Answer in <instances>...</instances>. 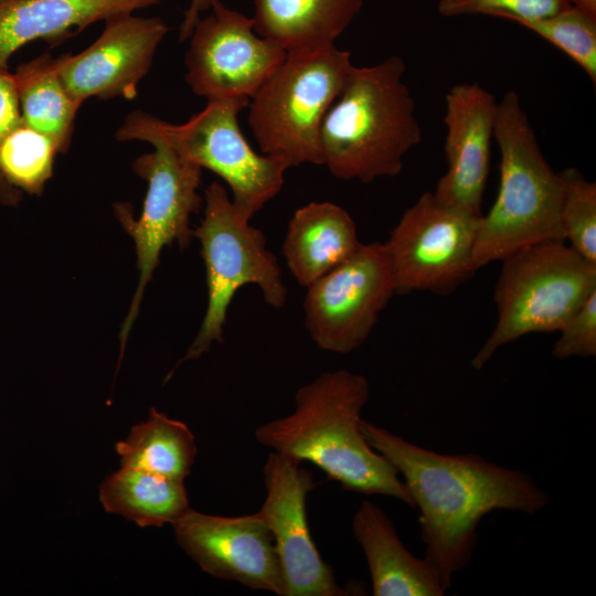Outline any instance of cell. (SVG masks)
<instances>
[{
	"instance_id": "obj_1",
	"label": "cell",
	"mask_w": 596,
	"mask_h": 596,
	"mask_svg": "<svg viewBox=\"0 0 596 596\" xmlns=\"http://www.w3.org/2000/svg\"><path fill=\"white\" fill-rule=\"evenodd\" d=\"M360 427L368 443L404 477L419 511L425 557L447 588L469 564L486 514L510 510L532 515L549 504L546 492L524 471L475 454H439L364 419Z\"/></svg>"
},
{
	"instance_id": "obj_2",
	"label": "cell",
	"mask_w": 596,
	"mask_h": 596,
	"mask_svg": "<svg viewBox=\"0 0 596 596\" xmlns=\"http://www.w3.org/2000/svg\"><path fill=\"white\" fill-rule=\"evenodd\" d=\"M369 395L365 376L323 372L297 390L290 415L259 425L254 436L272 451L312 462L345 490L392 497L414 508L397 469L361 430Z\"/></svg>"
},
{
	"instance_id": "obj_3",
	"label": "cell",
	"mask_w": 596,
	"mask_h": 596,
	"mask_svg": "<svg viewBox=\"0 0 596 596\" xmlns=\"http://www.w3.org/2000/svg\"><path fill=\"white\" fill-rule=\"evenodd\" d=\"M405 71L398 55L353 66L320 128L322 166L333 177L371 183L401 173L404 157L423 138Z\"/></svg>"
},
{
	"instance_id": "obj_4",
	"label": "cell",
	"mask_w": 596,
	"mask_h": 596,
	"mask_svg": "<svg viewBox=\"0 0 596 596\" xmlns=\"http://www.w3.org/2000/svg\"><path fill=\"white\" fill-rule=\"evenodd\" d=\"M493 139L500 151L497 198L478 222L477 270L525 246L563 240L562 181L545 159L515 91L498 102Z\"/></svg>"
},
{
	"instance_id": "obj_5",
	"label": "cell",
	"mask_w": 596,
	"mask_h": 596,
	"mask_svg": "<svg viewBox=\"0 0 596 596\" xmlns=\"http://www.w3.org/2000/svg\"><path fill=\"white\" fill-rule=\"evenodd\" d=\"M249 100H207L203 110L177 125L141 110L130 113L116 132L120 141L162 143L201 169L224 180L233 203L248 219L279 193L285 172L283 158L259 155L243 136L238 114Z\"/></svg>"
},
{
	"instance_id": "obj_6",
	"label": "cell",
	"mask_w": 596,
	"mask_h": 596,
	"mask_svg": "<svg viewBox=\"0 0 596 596\" xmlns=\"http://www.w3.org/2000/svg\"><path fill=\"white\" fill-rule=\"evenodd\" d=\"M334 44L288 51L248 103V126L264 155L290 167L322 166L320 128L353 68Z\"/></svg>"
},
{
	"instance_id": "obj_7",
	"label": "cell",
	"mask_w": 596,
	"mask_h": 596,
	"mask_svg": "<svg viewBox=\"0 0 596 596\" xmlns=\"http://www.w3.org/2000/svg\"><path fill=\"white\" fill-rule=\"evenodd\" d=\"M494 286L496 327L471 359L482 369L503 345L530 333L560 331L596 290V264L563 240L535 243L502 260Z\"/></svg>"
},
{
	"instance_id": "obj_8",
	"label": "cell",
	"mask_w": 596,
	"mask_h": 596,
	"mask_svg": "<svg viewBox=\"0 0 596 596\" xmlns=\"http://www.w3.org/2000/svg\"><path fill=\"white\" fill-rule=\"evenodd\" d=\"M204 217L195 231L206 269L207 307L200 330L182 361L195 360L214 341L222 342L231 301L245 285H256L265 301L284 307L287 289L264 233L251 225L228 198L224 187L212 182L204 191Z\"/></svg>"
},
{
	"instance_id": "obj_9",
	"label": "cell",
	"mask_w": 596,
	"mask_h": 596,
	"mask_svg": "<svg viewBox=\"0 0 596 596\" xmlns=\"http://www.w3.org/2000/svg\"><path fill=\"white\" fill-rule=\"evenodd\" d=\"M476 215L423 193L401 216L384 243L396 294L449 295L477 272Z\"/></svg>"
},
{
	"instance_id": "obj_10",
	"label": "cell",
	"mask_w": 596,
	"mask_h": 596,
	"mask_svg": "<svg viewBox=\"0 0 596 596\" xmlns=\"http://www.w3.org/2000/svg\"><path fill=\"white\" fill-rule=\"evenodd\" d=\"M152 146V152L142 155L134 162L136 173L148 182L139 219L134 220L127 204L116 207L120 222L135 241L139 269L136 294L120 331V360L161 249L173 242L181 248L189 245L193 237L190 216L202 204L198 193L202 169L162 143Z\"/></svg>"
},
{
	"instance_id": "obj_11",
	"label": "cell",
	"mask_w": 596,
	"mask_h": 596,
	"mask_svg": "<svg viewBox=\"0 0 596 596\" xmlns=\"http://www.w3.org/2000/svg\"><path fill=\"white\" fill-rule=\"evenodd\" d=\"M395 294L384 243L361 244L307 287L304 310L310 338L324 351L344 354L356 350Z\"/></svg>"
},
{
	"instance_id": "obj_12",
	"label": "cell",
	"mask_w": 596,
	"mask_h": 596,
	"mask_svg": "<svg viewBox=\"0 0 596 596\" xmlns=\"http://www.w3.org/2000/svg\"><path fill=\"white\" fill-rule=\"evenodd\" d=\"M189 36L185 81L207 100H249L287 51L258 35L252 18L216 0Z\"/></svg>"
},
{
	"instance_id": "obj_13",
	"label": "cell",
	"mask_w": 596,
	"mask_h": 596,
	"mask_svg": "<svg viewBox=\"0 0 596 596\" xmlns=\"http://www.w3.org/2000/svg\"><path fill=\"white\" fill-rule=\"evenodd\" d=\"M300 461L270 451L263 468L266 498L260 508L278 555L283 596H343L332 568L322 560L308 528L306 500L315 488Z\"/></svg>"
},
{
	"instance_id": "obj_14",
	"label": "cell",
	"mask_w": 596,
	"mask_h": 596,
	"mask_svg": "<svg viewBox=\"0 0 596 596\" xmlns=\"http://www.w3.org/2000/svg\"><path fill=\"white\" fill-rule=\"evenodd\" d=\"M172 526L178 545L203 572L283 596L274 538L260 511L220 517L190 508Z\"/></svg>"
},
{
	"instance_id": "obj_15",
	"label": "cell",
	"mask_w": 596,
	"mask_h": 596,
	"mask_svg": "<svg viewBox=\"0 0 596 596\" xmlns=\"http://www.w3.org/2000/svg\"><path fill=\"white\" fill-rule=\"evenodd\" d=\"M168 30L159 18L132 13L108 18L103 33L87 49L57 57L60 77L81 105L93 96L134 99Z\"/></svg>"
},
{
	"instance_id": "obj_16",
	"label": "cell",
	"mask_w": 596,
	"mask_h": 596,
	"mask_svg": "<svg viewBox=\"0 0 596 596\" xmlns=\"http://www.w3.org/2000/svg\"><path fill=\"white\" fill-rule=\"evenodd\" d=\"M447 170L434 194L440 201L481 214L498 102L478 83L453 86L445 97Z\"/></svg>"
},
{
	"instance_id": "obj_17",
	"label": "cell",
	"mask_w": 596,
	"mask_h": 596,
	"mask_svg": "<svg viewBox=\"0 0 596 596\" xmlns=\"http://www.w3.org/2000/svg\"><path fill=\"white\" fill-rule=\"evenodd\" d=\"M160 0H0V70L11 55L35 40L58 45L86 26Z\"/></svg>"
},
{
	"instance_id": "obj_18",
	"label": "cell",
	"mask_w": 596,
	"mask_h": 596,
	"mask_svg": "<svg viewBox=\"0 0 596 596\" xmlns=\"http://www.w3.org/2000/svg\"><path fill=\"white\" fill-rule=\"evenodd\" d=\"M352 533L363 550L374 596H443L447 587L426 557L414 556L389 515L364 500L352 518Z\"/></svg>"
},
{
	"instance_id": "obj_19",
	"label": "cell",
	"mask_w": 596,
	"mask_h": 596,
	"mask_svg": "<svg viewBox=\"0 0 596 596\" xmlns=\"http://www.w3.org/2000/svg\"><path fill=\"white\" fill-rule=\"evenodd\" d=\"M361 244L356 225L343 207L329 201L310 202L292 214L283 254L296 281L307 288Z\"/></svg>"
},
{
	"instance_id": "obj_20",
	"label": "cell",
	"mask_w": 596,
	"mask_h": 596,
	"mask_svg": "<svg viewBox=\"0 0 596 596\" xmlns=\"http://www.w3.org/2000/svg\"><path fill=\"white\" fill-rule=\"evenodd\" d=\"M363 0H254L256 33L285 51L334 44Z\"/></svg>"
},
{
	"instance_id": "obj_21",
	"label": "cell",
	"mask_w": 596,
	"mask_h": 596,
	"mask_svg": "<svg viewBox=\"0 0 596 596\" xmlns=\"http://www.w3.org/2000/svg\"><path fill=\"white\" fill-rule=\"evenodd\" d=\"M13 78L22 120L53 139L61 153L65 152L81 104L63 84L57 57L45 52L20 64Z\"/></svg>"
},
{
	"instance_id": "obj_22",
	"label": "cell",
	"mask_w": 596,
	"mask_h": 596,
	"mask_svg": "<svg viewBox=\"0 0 596 596\" xmlns=\"http://www.w3.org/2000/svg\"><path fill=\"white\" fill-rule=\"evenodd\" d=\"M99 500L141 528L173 524L190 509L184 481L124 467L102 482Z\"/></svg>"
},
{
	"instance_id": "obj_23",
	"label": "cell",
	"mask_w": 596,
	"mask_h": 596,
	"mask_svg": "<svg viewBox=\"0 0 596 596\" xmlns=\"http://www.w3.org/2000/svg\"><path fill=\"white\" fill-rule=\"evenodd\" d=\"M120 466L184 481L191 473L196 445L189 427L155 407L116 444Z\"/></svg>"
},
{
	"instance_id": "obj_24",
	"label": "cell",
	"mask_w": 596,
	"mask_h": 596,
	"mask_svg": "<svg viewBox=\"0 0 596 596\" xmlns=\"http://www.w3.org/2000/svg\"><path fill=\"white\" fill-rule=\"evenodd\" d=\"M57 143L22 118L0 141V178L22 194H41L51 178Z\"/></svg>"
},
{
	"instance_id": "obj_25",
	"label": "cell",
	"mask_w": 596,
	"mask_h": 596,
	"mask_svg": "<svg viewBox=\"0 0 596 596\" xmlns=\"http://www.w3.org/2000/svg\"><path fill=\"white\" fill-rule=\"evenodd\" d=\"M515 23L563 51L596 84V17L568 3L549 17Z\"/></svg>"
},
{
	"instance_id": "obj_26",
	"label": "cell",
	"mask_w": 596,
	"mask_h": 596,
	"mask_svg": "<svg viewBox=\"0 0 596 596\" xmlns=\"http://www.w3.org/2000/svg\"><path fill=\"white\" fill-rule=\"evenodd\" d=\"M562 181L560 220L564 241L583 258L596 264V183L577 169L558 172Z\"/></svg>"
},
{
	"instance_id": "obj_27",
	"label": "cell",
	"mask_w": 596,
	"mask_h": 596,
	"mask_svg": "<svg viewBox=\"0 0 596 596\" xmlns=\"http://www.w3.org/2000/svg\"><path fill=\"white\" fill-rule=\"evenodd\" d=\"M570 0H440L444 17L486 14L510 21L535 20L556 13Z\"/></svg>"
},
{
	"instance_id": "obj_28",
	"label": "cell",
	"mask_w": 596,
	"mask_h": 596,
	"mask_svg": "<svg viewBox=\"0 0 596 596\" xmlns=\"http://www.w3.org/2000/svg\"><path fill=\"white\" fill-rule=\"evenodd\" d=\"M552 353L557 359L596 355V290L560 329Z\"/></svg>"
},
{
	"instance_id": "obj_29",
	"label": "cell",
	"mask_w": 596,
	"mask_h": 596,
	"mask_svg": "<svg viewBox=\"0 0 596 596\" xmlns=\"http://www.w3.org/2000/svg\"><path fill=\"white\" fill-rule=\"evenodd\" d=\"M20 121L21 113L13 74L8 70H0V141ZM21 195L10 189L0 178L1 203L14 205Z\"/></svg>"
},
{
	"instance_id": "obj_30",
	"label": "cell",
	"mask_w": 596,
	"mask_h": 596,
	"mask_svg": "<svg viewBox=\"0 0 596 596\" xmlns=\"http://www.w3.org/2000/svg\"><path fill=\"white\" fill-rule=\"evenodd\" d=\"M215 1L216 0H191L180 26V41L189 39L196 22L201 19V14L206 10H210Z\"/></svg>"
},
{
	"instance_id": "obj_31",
	"label": "cell",
	"mask_w": 596,
	"mask_h": 596,
	"mask_svg": "<svg viewBox=\"0 0 596 596\" xmlns=\"http://www.w3.org/2000/svg\"><path fill=\"white\" fill-rule=\"evenodd\" d=\"M570 3L576 6L588 14L596 17V0H570Z\"/></svg>"
}]
</instances>
